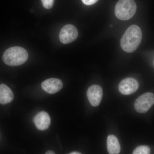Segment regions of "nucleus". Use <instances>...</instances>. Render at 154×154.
Here are the masks:
<instances>
[{
	"label": "nucleus",
	"instance_id": "obj_1",
	"mask_svg": "<svg viewBox=\"0 0 154 154\" xmlns=\"http://www.w3.org/2000/svg\"><path fill=\"white\" fill-rule=\"evenodd\" d=\"M142 38V33L139 27L132 25L125 32L120 40V46L128 53L133 52L139 46Z\"/></svg>",
	"mask_w": 154,
	"mask_h": 154
},
{
	"label": "nucleus",
	"instance_id": "obj_2",
	"mask_svg": "<svg viewBox=\"0 0 154 154\" xmlns=\"http://www.w3.org/2000/svg\"><path fill=\"white\" fill-rule=\"evenodd\" d=\"M28 57V53L25 48L15 46L6 50L3 54V60L10 66H19L25 63Z\"/></svg>",
	"mask_w": 154,
	"mask_h": 154
},
{
	"label": "nucleus",
	"instance_id": "obj_3",
	"mask_svg": "<svg viewBox=\"0 0 154 154\" xmlns=\"http://www.w3.org/2000/svg\"><path fill=\"white\" fill-rule=\"evenodd\" d=\"M137 5L134 0H119L115 8L116 17L120 20H128L135 14Z\"/></svg>",
	"mask_w": 154,
	"mask_h": 154
},
{
	"label": "nucleus",
	"instance_id": "obj_4",
	"mask_svg": "<svg viewBox=\"0 0 154 154\" xmlns=\"http://www.w3.org/2000/svg\"><path fill=\"white\" fill-rule=\"evenodd\" d=\"M154 104V94L151 93H146L136 99L134 103V108L138 113H145L149 110Z\"/></svg>",
	"mask_w": 154,
	"mask_h": 154
},
{
	"label": "nucleus",
	"instance_id": "obj_5",
	"mask_svg": "<svg viewBox=\"0 0 154 154\" xmlns=\"http://www.w3.org/2000/svg\"><path fill=\"white\" fill-rule=\"evenodd\" d=\"M78 36V31L74 25H67L60 30V40L62 43L68 44L74 41Z\"/></svg>",
	"mask_w": 154,
	"mask_h": 154
},
{
	"label": "nucleus",
	"instance_id": "obj_6",
	"mask_svg": "<svg viewBox=\"0 0 154 154\" xmlns=\"http://www.w3.org/2000/svg\"><path fill=\"white\" fill-rule=\"evenodd\" d=\"M139 83L135 79L128 78L120 82L119 85V90L122 94L125 95H130L137 91Z\"/></svg>",
	"mask_w": 154,
	"mask_h": 154
},
{
	"label": "nucleus",
	"instance_id": "obj_7",
	"mask_svg": "<svg viewBox=\"0 0 154 154\" xmlns=\"http://www.w3.org/2000/svg\"><path fill=\"white\" fill-rule=\"evenodd\" d=\"M103 91L100 86L94 85L88 88L87 91V97L92 106L97 107L102 101Z\"/></svg>",
	"mask_w": 154,
	"mask_h": 154
},
{
	"label": "nucleus",
	"instance_id": "obj_8",
	"mask_svg": "<svg viewBox=\"0 0 154 154\" xmlns=\"http://www.w3.org/2000/svg\"><path fill=\"white\" fill-rule=\"evenodd\" d=\"M63 86L62 82L60 79L51 78L44 81L41 85L42 89L46 93L53 94L59 92Z\"/></svg>",
	"mask_w": 154,
	"mask_h": 154
},
{
	"label": "nucleus",
	"instance_id": "obj_9",
	"mask_svg": "<svg viewBox=\"0 0 154 154\" xmlns=\"http://www.w3.org/2000/svg\"><path fill=\"white\" fill-rule=\"evenodd\" d=\"M33 121L37 129L44 131L47 129L50 125L51 118L47 112L41 111L34 116Z\"/></svg>",
	"mask_w": 154,
	"mask_h": 154
},
{
	"label": "nucleus",
	"instance_id": "obj_10",
	"mask_svg": "<svg viewBox=\"0 0 154 154\" xmlns=\"http://www.w3.org/2000/svg\"><path fill=\"white\" fill-rule=\"evenodd\" d=\"M14 93L5 84L0 85V104L6 105L14 100Z\"/></svg>",
	"mask_w": 154,
	"mask_h": 154
},
{
	"label": "nucleus",
	"instance_id": "obj_11",
	"mask_svg": "<svg viewBox=\"0 0 154 154\" xmlns=\"http://www.w3.org/2000/svg\"><path fill=\"white\" fill-rule=\"evenodd\" d=\"M107 146L108 153L110 154H118L120 152V146L118 139L113 135L107 137Z\"/></svg>",
	"mask_w": 154,
	"mask_h": 154
},
{
	"label": "nucleus",
	"instance_id": "obj_12",
	"mask_svg": "<svg viewBox=\"0 0 154 154\" xmlns=\"http://www.w3.org/2000/svg\"><path fill=\"white\" fill-rule=\"evenodd\" d=\"M150 149L146 146H140L135 149L133 154H149L150 153Z\"/></svg>",
	"mask_w": 154,
	"mask_h": 154
},
{
	"label": "nucleus",
	"instance_id": "obj_13",
	"mask_svg": "<svg viewBox=\"0 0 154 154\" xmlns=\"http://www.w3.org/2000/svg\"><path fill=\"white\" fill-rule=\"evenodd\" d=\"M42 5L45 9L51 8L53 6L54 0H42Z\"/></svg>",
	"mask_w": 154,
	"mask_h": 154
},
{
	"label": "nucleus",
	"instance_id": "obj_14",
	"mask_svg": "<svg viewBox=\"0 0 154 154\" xmlns=\"http://www.w3.org/2000/svg\"><path fill=\"white\" fill-rule=\"evenodd\" d=\"M82 2L86 5H92L97 2L98 0H82Z\"/></svg>",
	"mask_w": 154,
	"mask_h": 154
},
{
	"label": "nucleus",
	"instance_id": "obj_15",
	"mask_svg": "<svg viewBox=\"0 0 154 154\" xmlns=\"http://www.w3.org/2000/svg\"><path fill=\"white\" fill-rule=\"evenodd\" d=\"M45 154H55V153L54 152L50 150V151H48L46 152L45 153Z\"/></svg>",
	"mask_w": 154,
	"mask_h": 154
},
{
	"label": "nucleus",
	"instance_id": "obj_16",
	"mask_svg": "<svg viewBox=\"0 0 154 154\" xmlns=\"http://www.w3.org/2000/svg\"><path fill=\"white\" fill-rule=\"evenodd\" d=\"M70 154H81V153L79 152H71Z\"/></svg>",
	"mask_w": 154,
	"mask_h": 154
}]
</instances>
